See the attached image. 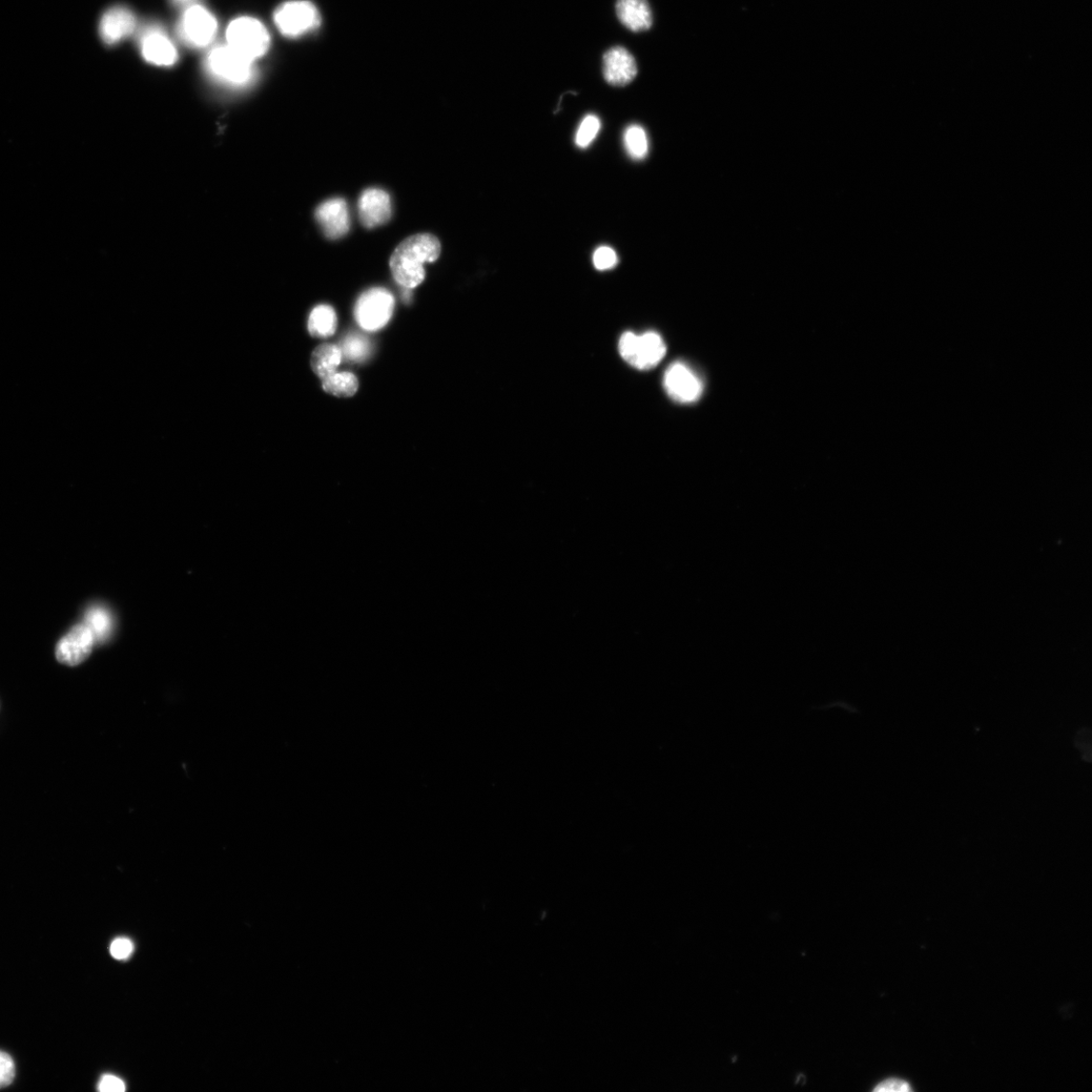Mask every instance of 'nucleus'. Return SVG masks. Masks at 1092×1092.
<instances>
[{
  "label": "nucleus",
  "mask_w": 1092,
  "mask_h": 1092,
  "mask_svg": "<svg viewBox=\"0 0 1092 1092\" xmlns=\"http://www.w3.org/2000/svg\"><path fill=\"white\" fill-rule=\"evenodd\" d=\"M441 253L439 240L431 234H418L403 241L390 257L391 274L402 286L411 290L425 279L424 264L435 262Z\"/></svg>",
  "instance_id": "obj_1"
},
{
  "label": "nucleus",
  "mask_w": 1092,
  "mask_h": 1092,
  "mask_svg": "<svg viewBox=\"0 0 1092 1092\" xmlns=\"http://www.w3.org/2000/svg\"><path fill=\"white\" fill-rule=\"evenodd\" d=\"M255 62L251 61L228 45L210 51L204 61V69L220 86L231 90L250 88L256 79Z\"/></svg>",
  "instance_id": "obj_2"
},
{
  "label": "nucleus",
  "mask_w": 1092,
  "mask_h": 1092,
  "mask_svg": "<svg viewBox=\"0 0 1092 1092\" xmlns=\"http://www.w3.org/2000/svg\"><path fill=\"white\" fill-rule=\"evenodd\" d=\"M226 45L253 62L264 56L271 45L269 31L258 19L250 16L234 19L226 28Z\"/></svg>",
  "instance_id": "obj_3"
},
{
  "label": "nucleus",
  "mask_w": 1092,
  "mask_h": 1092,
  "mask_svg": "<svg viewBox=\"0 0 1092 1092\" xmlns=\"http://www.w3.org/2000/svg\"><path fill=\"white\" fill-rule=\"evenodd\" d=\"M666 352L667 347L663 338L653 333L641 336L626 333L620 341V353L623 359L641 370L656 366L663 360Z\"/></svg>",
  "instance_id": "obj_4"
},
{
  "label": "nucleus",
  "mask_w": 1092,
  "mask_h": 1092,
  "mask_svg": "<svg viewBox=\"0 0 1092 1092\" xmlns=\"http://www.w3.org/2000/svg\"><path fill=\"white\" fill-rule=\"evenodd\" d=\"M280 32L287 38H299L320 26L317 8L306 0H293L280 6L275 13Z\"/></svg>",
  "instance_id": "obj_5"
},
{
  "label": "nucleus",
  "mask_w": 1092,
  "mask_h": 1092,
  "mask_svg": "<svg viewBox=\"0 0 1092 1092\" xmlns=\"http://www.w3.org/2000/svg\"><path fill=\"white\" fill-rule=\"evenodd\" d=\"M217 32L218 22L210 11L200 5L185 9L178 24V34L184 43L197 49L208 47Z\"/></svg>",
  "instance_id": "obj_6"
},
{
  "label": "nucleus",
  "mask_w": 1092,
  "mask_h": 1092,
  "mask_svg": "<svg viewBox=\"0 0 1092 1092\" xmlns=\"http://www.w3.org/2000/svg\"><path fill=\"white\" fill-rule=\"evenodd\" d=\"M395 300L385 288H372L362 294L356 307V317L360 326L367 332H377L393 315Z\"/></svg>",
  "instance_id": "obj_7"
},
{
  "label": "nucleus",
  "mask_w": 1092,
  "mask_h": 1092,
  "mask_svg": "<svg viewBox=\"0 0 1092 1092\" xmlns=\"http://www.w3.org/2000/svg\"><path fill=\"white\" fill-rule=\"evenodd\" d=\"M664 386L668 395L682 404L694 403L704 393L703 381L683 362H676L667 369Z\"/></svg>",
  "instance_id": "obj_8"
},
{
  "label": "nucleus",
  "mask_w": 1092,
  "mask_h": 1092,
  "mask_svg": "<svg viewBox=\"0 0 1092 1092\" xmlns=\"http://www.w3.org/2000/svg\"><path fill=\"white\" fill-rule=\"evenodd\" d=\"M95 644L94 636L87 625H77L61 638L56 656L62 664L77 666L86 661Z\"/></svg>",
  "instance_id": "obj_9"
},
{
  "label": "nucleus",
  "mask_w": 1092,
  "mask_h": 1092,
  "mask_svg": "<svg viewBox=\"0 0 1092 1092\" xmlns=\"http://www.w3.org/2000/svg\"><path fill=\"white\" fill-rule=\"evenodd\" d=\"M136 27L137 19L133 12L126 7L116 6L101 16L98 32L102 42L113 46L132 35Z\"/></svg>",
  "instance_id": "obj_10"
},
{
  "label": "nucleus",
  "mask_w": 1092,
  "mask_h": 1092,
  "mask_svg": "<svg viewBox=\"0 0 1092 1092\" xmlns=\"http://www.w3.org/2000/svg\"><path fill=\"white\" fill-rule=\"evenodd\" d=\"M603 74L613 87H626L637 75L634 57L624 47H613L603 57Z\"/></svg>",
  "instance_id": "obj_11"
},
{
  "label": "nucleus",
  "mask_w": 1092,
  "mask_h": 1092,
  "mask_svg": "<svg viewBox=\"0 0 1092 1092\" xmlns=\"http://www.w3.org/2000/svg\"><path fill=\"white\" fill-rule=\"evenodd\" d=\"M141 52L148 64L157 67H173L178 54L170 38L159 29H150L143 34Z\"/></svg>",
  "instance_id": "obj_12"
},
{
  "label": "nucleus",
  "mask_w": 1092,
  "mask_h": 1092,
  "mask_svg": "<svg viewBox=\"0 0 1092 1092\" xmlns=\"http://www.w3.org/2000/svg\"><path fill=\"white\" fill-rule=\"evenodd\" d=\"M316 218L325 235L330 239H338L346 235L349 230V211L346 201L342 199L324 201L316 210Z\"/></svg>",
  "instance_id": "obj_13"
},
{
  "label": "nucleus",
  "mask_w": 1092,
  "mask_h": 1092,
  "mask_svg": "<svg viewBox=\"0 0 1092 1092\" xmlns=\"http://www.w3.org/2000/svg\"><path fill=\"white\" fill-rule=\"evenodd\" d=\"M361 223L367 228L386 224L391 216V201L387 193L380 189H368L359 201Z\"/></svg>",
  "instance_id": "obj_14"
},
{
  "label": "nucleus",
  "mask_w": 1092,
  "mask_h": 1092,
  "mask_svg": "<svg viewBox=\"0 0 1092 1092\" xmlns=\"http://www.w3.org/2000/svg\"><path fill=\"white\" fill-rule=\"evenodd\" d=\"M616 13L622 24L632 32L648 31L653 26L648 0H618Z\"/></svg>",
  "instance_id": "obj_15"
},
{
  "label": "nucleus",
  "mask_w": 1092,
  "mask_h": 1092,
  "mask_svg": "<svg viewBox=\"0 0 1092 1092\" xmlns=\"http://www.w3.org/2000/svg\"><path fill=\"white\" fill-rule=\"evenodd\" d=\"M341 348L334 344H323L314 350L311 365L314 373L324 380L336 373L342 360Z\"/></svg>",
  "instance_id": "obj_16"
},
{
  "label": "nucleus",
  "mask_w": 1092,
  "mask_h": 1092,
  "mask_svg": "<svg viewBox=\"0 0 1092 1092\" xmlns=\"http://www.w3.org/2000/svg\"><path fill=\"white\" fill-rule=\"evenodd\" d=\"M307 327L308 333L314 337L333 336L337 327V317L333 307L325 305L316 306L308 318Z\"/></svg>",
  "instance_id": "obj_17"
},
{
  "label": "nucleus",
  "mask_w": 1092,
  "mask_h": 1092,
  "mask_svg": "<svg viewBox=\"0 0 1092 1092\" xmlns=\"http://www.w3.org/2000/svg\"><path fill=\"white\" fill-rule=\"evenodd\" d=\"M94 636L95 643H104L109 640L114 629L112 613L102 606H93L86 614L85 623Z\"/></svg>",
  "instance_id": "obj_18"
},
{
  "label": "nucleus",
  "mask_w": 1092,
  "mask_h": 1092,
  "mask_svg": "<svg viewBox=\"0 0 1092 1092\" xmlns=\"http://www.w3.org/2000/svg\"><path fill=\"white\" fill-rule=\"evenodd\" d=\"M323 381L326 393L339 398H349L357 394L358 378L352 373H334Z\"/></svg>",
  "instance_id": "obj_19"
},
{
  "label": "nucleus",
  "mask_w": 1092,
  "mask_h": 1092,
  "mask_svg": "<svg viewBox=\"0 0 1092 1092\" xmlns=\"http://www.w3.org/2000/svg\"><path fill=\"white\" fill-rule=\"evenodd\" d=\"M625 148L633 160H644L649 154V138L640 125H630L624 135Z\"/></svg>",
  "instance_id": "obj_20"
},
{
  "label": "nucleus",
  "mask_w": 1092,
  "mask_h": 1092,
  "mask_svg": "<svg viewBox=\"0 0 1092 1092\" xmlns=\"http://www.w3.org/2000/svg\"><path fill=\"white\" fill-rule=\"evenodd\" d=\"M342 356L353 361H362L369 356L370 346L366 337L360 334L348 335L341 345Z\"/></svg>",
  "instance_id": "obj_21"
},
{
  "label": "nucleus",
  "mask_w": 1092,
  "mask_h": 1092,
  "mask_svg": "<svg viewBox=\"0 0 1092 1092\" xmlns=\"http://www.w3.org/2000/svg\"><path fill=\"white\" fill-rule=\"evenodd\" d=\"M601 130V120L595 115L586 116L575 134V144L579 148H588Z\"/></svg>",
  "instance_id": "obj_22"
},
{
  "label": "nucleus",
  "mask_w": 1092,
  "mask_h": 1092,
  "mask_svg": "<svg viewBox=\"0 0 1092 1092\" xmlns=\"http://www.w3.org/2000/svg\"><path fill=\"white\" fill-rule=\"evenodd\" d=\"M593 263L596 270L605 272L614 269L618 263V256L609 246H601L593 254Z\"/></svg>",
  "instance_id": "obj_23"
},
{
  "label": "nucleus",
  "mask_w": 1092,
  "mask_h": 1092,
  "mask_svg": "<svg viewBox=\"0 0 1092 1092\" xmlns=\"http://www.w3.org/2000/svg\"><path fill=\"white\" fill-rule=\"evenodd\" d=\"M15 1077V1065L13 1058L4 1051H0V1089L9 1086Z\"/></svg>",
  "instance_id": "obj_24"
},
{
  "label": "nucleus",
  "mask_w": 1092,
  "mask_h": 1092,
  "mask_svg": "<svg viewBox=\"0 0 1092 1092\" xmlns=\"http://www.w3.org/2000/svg\"><path fill=\"white\" fill-rule=\"evenodd\" d=\"M133 943L125 938L115 940L110 947L112 956L117 960H125L129 958L133 952Z\"/></svg>",
  "instance_id": "obj_25"
},
{
  "label": "nucleus",
  "mask_w": 1092,
  "mask_h": 1092,
  "mask_svg": "<svg viewBox=\"0 0 1092 1092\" xmlns=\"http://www.w3.org/2000/svg\"><path fill=\"white\" fill-rule=\"evenodd\" d=\"M98 1089L101 1092H123L126 1086L119 1078L107 1075L100 1079Z\"/></svg>",
  "instance_id": "obj_26"
},
{
  "label": "nucleus",
  "mask_w": 1092,
  "mask_h": 1092,
  "mask_svg": "<svg viewBox=\"0 0 1092 1092\" xmlns=\"http://www.w3.org/2000/svg\"><path fill=\"white\" fill-rule=\"evenodd\" d=\"M874 1090L875 1091H904V1092L906 1091V1092H909V1091H912L913 1088L911 1087L910 1083H908L904 1080L897 1079H888V1080L881 1082Z\"/></svg>",
  "instance_id": "obj_27"
},
{
  "label": "nucleus",
  "mask_w": 1092,
  "mask_h": 1092,
  "mask_svg": "<svg viewBox=\"0 0 1092 1092\" xmlns=\"http://www.w3.org/2000/svg\"><path fill=\"white\" fill-rule=\"evenodd\" d=\"M195 2H196V0H172V3L174 6H176L178 8H183V9H187V8L195 5Z\"/></svg>",
  "instance_id": "obj_28"
}]
</instances>
